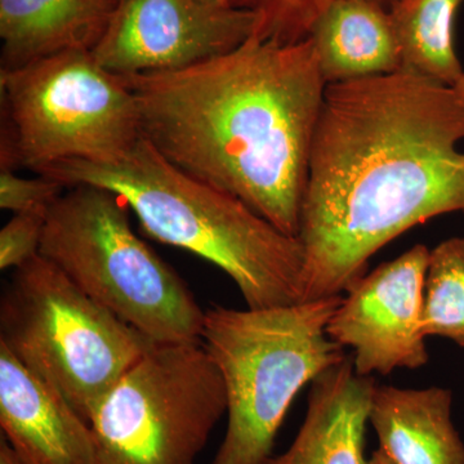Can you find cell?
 <instances>
[{
    "instance_id": "cell-6",
    "label": "cell",
    "mask_w": 464,
    "mask_h": 464,
    "mask_svg": "<svg viewBox=\"0 0 464 464\" xmlns=\"http://www.w3.org/2000/svg\"><path fill=\"white\" fill-rule=\"evenodd\" d=\"M0 344L90 424L109 391L157 346L38 255L0 301Z\"/></svg>"
},
{
    "instance_id": "cell-19",
    "label": "cell",
    "mask_w": 464,
    "mask_h": 464,
    "mask_svg": "<svg viewBox=\"0 0 464 464\" xmlns=\"http://www.w3.org/2000/svg\"><path fill=\"white\" fill-rule=\"evenodd\" d=\"M51 208L14 213L0 231V268L21 267L41 252L43 234Z\"/></svg>"
},
{
    "instance_id": "cell-4",
    "label": "cell",
    "mask_w": 464,
    "mask_h": 464,
    "mask_svg": "<svg viewBox=\"0 0 464 464\" xmlns=\"http://www.w3.org/2000/svg\"><path fill=\"white\" fill-rule=\"evenodd\" d=\"M342 299L206 311L201 343L222 375L227 399V430L212 464H270L299 391L347 357L326 332Z\"/></svg>"
},
{
    "instance_id": "cell-7",
    "label": "cell",
    "mask_w": 464,
    "mask_h": 464,
    "mask_svg": "<svg viewBox=\"0 0 464 464\" xmlns=\"http://www.w3.org/2000/svg\"><path fill=\"white\" fill-rule=\"evenodd\" d=\"M2 169L108 160L143 136L133 92L92 51H67L0 69Z\"/></svg>"
},
{
    "instance_id": "cell-24",
    "label": "cell",
    "mask_w": 464,
    "mask_h": 464,
    "mask_svg": "<svg viewBox=\"0 0 464 464\" xmlns=\"http://www.w3.org/2000/svg\"><path fill=\"white\" fill-rule=\"evenodd\" d=\"M454 90H456L458 96H459L460 100L464 102V75L460 78V81L454 85Z\"/></svg>"
},
{
    "instance_id": "cell-12",
    "label": "cell",
    "mask_w": 464,
    "mask_h": 464,
    "mask_svg": "<svg viewBox=\"0 0 464 464\" xmlns=\"http://www.w3.org/2000/svg\"><path fill=\"white\" fill-rule=\"evenodd\" d=\"M377 383L353 355L311 382L306 418L288 450L270 464H368L365 431Z\"/></svg>"
},
{
    "instance_id": "cell-2",
    "label": "cell",
    "mask_w": 464,
    "mask_h": 464,
    "mask_svg": "<svg viewBox=\"0 0 464 464\" xmlns=\"http://www.w3.org/2000/svg\"><path fill=\"white\" fill-rule=\"evenodd\" d=\"M123 78L143 137L167 160L298 237L328 87L310 38L253 35L186 69Z\"/></svg>"
},
{
    "instance_id": "cell-25",
    "label": "cell",
    "mask_w": 464,
    "mask_h": 464,
    "mask_svg": "<svg viewBox=\"0 0 464 464\" xmlns=\"http://www.w3.org/2000/svg\"><path fill=\"white\" fill-rule=\"evenodd\" d=\"M112 2L119 3L121 0H112Z\"/></svg>"
},
{
    "instance_id": "cell-18",
    "label": "cell",
    "mask_w": 464,
    "mask_h": 464,
    "mask_svg": "<svg viewBox=\"0 0 464 464\" xmlns=\"http://www.w3.org/2000/svg\"><path fill=\"white\" fill-rule=\"evenodd\" d=\"M334 0H232L237 8L250 9L261 16L256 35L279 43H297L310 36L317 18ZM390 7L392 0H377Z\"/></svg>"
},
{
    "instance_id": "cell-8",
    "label": "cell",
    "mask_w": 464,
    "mask_h": 464,
    "mask_svg": "<svg viewBox=\"0 0 464 464\" xmlns=\"http://www.w3.org/2000/svg\"><path fill=\"white\" fill-rule=\"evenodd\" d=\"M226 411L203 343L157 344L92 411L93 464H198Z\"/></svg>"
},
{
    "instance_id": "cell-9",
    "label": "cell",
    "mask_w": 464,
    "mask_h": 464,
    "mask_svg": "<svg viewBox=\"0 0 464 464\" xmlns=\"http://www.w3.org/2000/svg\"><path fill=\"white\" fill-rule=\"evenodd\" d=\"M259 25V14L246 8L199 0H121L92 53L119 76L172 72L235 50Z\"/></svg>"
},
{
    "instance_id": "cell-5",
    "label": "cell",
    "mask_w": 464,
    "mask_h": 464,
    "mask_svg": "<svg viewBox=\"0 0 464 464\" xmlns=\"http://www.w3.org/2000/svg\"><path fill=\"white\" fill-rule=\"evenodd\" d=\"M128 210L105 188H67L48 213L39 255L155 344L201 343L206 311L133 231Z\"/></svg>"
},
{
    "instance_id": "cell-23",
    "label": "cell",
    "mask_w": 464,
    "mask_h": 464,
    "mask_svg": "<svg viewBox=\"0 0 464 464\" xmlns=\"http://www.w3.org/2000/svg\"><path fill=\"white\" fill-rule=\"evenodd\" d=\"M208 5H215V7H234L232 0H199Z\"/></svg>"
},
{
    "instance_id": "cell-21",
    "label": "cell",
    "mask_w": 464,
    "mask_h": 464,
    "mask_svg": "<svg viewBox=\"0 0 464 464\" xmlns=\"http://www.w3.org/2000/svg\"><path fill=\"white\" fill-rule=\"evenodd\" d=\"M0 464H23L3 436L0 439Z\"/></svg>"
},
{
    "instance_id": "cell-15",
    "label": "cell",
    "mask_w": 464,
    "mask_h": 464,
    "mask_svg": "<svg viewBox=\"0 0 464 464\" xmlns=\"http://www.w3.org/2000/svg\"><path fill=\"white\" fill-rule=\"evenodd\" d=\"M308 38L326 83L389 75L401 69L389 8L377 0H334Z\"/></svg>"
},
{
    "instance_id": "cell-11",
    "label": "cell",
    "mask_w": 464,
    "mask_h": 464,
    "mask_svg": "<svg viewBox=\"0 0 464 464\" xmlns=\"http://www.w3.org/2000/svg\"><path fill=\"white\" fill-rule=\"evenodd\" d=\"M0 427L23 464H93L90 424L3 344Z\"/></svg>"
},
{
    "instance_id": "cell-22",
    "label": "cell",
    "mask_w": 464,
    "mask_h": 464,
    "mask_svg": "<svg viewBox=\"0 0 464 464\" xmlns=\"http://www.w3.org/2000/svg\"><path fill=\"white\" fill-rule=\"evenodd\" d=\"M368 464H395L391 460V458L387 456L386 453H384L382 449H378V450H375L373 454H372V457L369 458Z\"/></svg>"
},
{
    "instance_id": "cell-14",
    "label": "cell",
    "mask_w": 464,
    "mask_h": 464,
    "mask_svg": "<svg viewBox=\"0 0 464 464\" xmlns=\"http://www.w3.org/2000/svg\"><path fill=\"white\" fill-rule=\"evenodd\" d=\"M116 5L112 0H0L2 69L93 50Z\"/></svg>"
},
{
    "instance_id": "cell-20",
    "label": "cell",
    "mask_w": 464,
    "mask_h": 464,
    "mask_svg": "<svg viewBox=\"0 0 464 464\" xmlns=\"http://www.w3.org/2000/svg\"><path fill=\"white\" fill-rule=\"evenodd\" d=\"M65 186L48 177L24 179L14 170L0 172V208L14 213L51 208L65 192Z\"/></svg>"
},
{
    "instance_id": "cell-16",
    "label": "cell",
    "mask_w": 464,
    "mask_h": 464,
    "mask_svg": "<svg viewBox=\"0 0 464 464\" xmlns=\"http://www.w3.org/2000/svg\"><path fill=\"white\" fill-rule=\"evenodd\" d=\"M463 0H392L391 21L401 69L453 87L464 75L456 50V18Z\"/></svg>"
},
{
    "instance_id": "cell-1",
    "label": "cell",
    "mask_w": 464,
    "mask_h": 464,
    "mask_svg": "<svg viewBox=\"0 0 464 464\" xmlns=\"http://www.w3.org/2000/svg\"><path fill=\"white\" fill-rule=\"evenodd\" d=\"M464 102L400 69L329 84L298 237L304 301L341 295L405 231L464 212Z\"/></svg>"
},
{
    "instance_id": "cell-17",
    "label": "cell",
    "mask_w": 464,
    "mask_h": 464,
    "mask_svg": "<svg viewBox=\"0 0 464 464\" xmlns=\"http://www.w3.org/2000/svg\"><path fill=\"white\" fill-rule=\"evenodd\" d=\"M422 329L464 348V237H450L430 252Z\"/></svg>"
},
{
    "instance_id": "cell-3",
    "label": "cell",
    "mask_w": 464,
    "mask_h": 464,
    "mask_svg": "<svg viewBox=\"0 0 464 464\" xmlns=\"http://www.w3.org/2000/svg\"><path fill=\"white\" fill-rule=\"evenodd\" d=\"M38 174L65 188L114 192L152 239L188 250L225 271L246 306L304 301V244L227 192L183 172L141 137L108 160H65Z\"/></svg>"
},
{
    "instance_id": "cell-10",
    "label": "cell",
    "mask_w": 464,
    "mask_h": 464,
    "mask_svg": "<svg viewBox=\"0 0 464 464\" xmlns=\"http://www.w3.org/2000/svg\"><path fill=\"white\" fill-rule=\"evenodd\" d=\"M430 252L417 244L346 290L326 332L333 341L353 350L357 374L389 375L429 362L422 315Z\"/></svg>"
},
{
    "instance_id": "cell-13",
    "label": "cell",
    "mask_w": 464,
    "mask_h": 464,
    "mask_svg": "<svg viewBox=\"0 0 464 464\" xmlns=\"http://www.w3.org/2000/svg\"><path fill=\"white\" fill-rule=\"evenodd\" d=\"M453 392L442 387H375L369 423L395 464H464L451 420Z\"/></svg>"
}]
</instances>
